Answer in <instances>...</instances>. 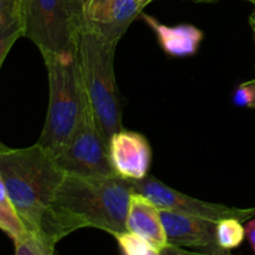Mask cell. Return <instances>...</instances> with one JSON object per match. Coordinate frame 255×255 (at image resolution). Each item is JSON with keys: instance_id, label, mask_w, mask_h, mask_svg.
I'll list each match as a JSON object with an SVG mask.
<instances>
[{"instance_id": "6da1fadb", "label": "cell", "mask_w": 255, "mask_h": 255, "mask_svg": "<svg viewBox=\"0 0 255 255\" xmlns=\"http://www.w3.org/2000/svg\"><path fill=\"white\" fill-rule=\"evenodd\" d=\"M131 182L120 176H81L66 173L44 217L40 233L56 246L80 228L94 227L111 236L127 231Z\"/></svg>"}, {"instance_id": "7a4b0ae2", "label": "cell", "mask_w": 255, "mask_h": 255, "mask_svg": "<svg viewBox=\"0 0 255 255\" xmlns=\"http://www.w3.org/2000/svg\"><path fill=\"white\" fill-rule=\"evenodd\" d=\"M0 174L25 229L40 233L65 172L39 143L0 152Z\"/></svg>"}, {"instance_id": "3957f363", "label": "cell", "mask_w": 255, "mask_h": 255, "mask_svg": "<svg viewBox=\"0 0 255 255\" xmlns=\"http://www.w3.org/2000/svg\"><path fill=\"white\" fill-rule=\"evenodd\" d=\"M116 46L81 17L74 37L75 59L86 101L107 144L112 134L122 129V107L114 67Z\"/></svg>"}, {"instance_id": "277c9868", "label": "cell", "mask_w": 255, "mask_h": 255, "mask_svg": "<svg viewBox=\"0 0 255 255\" xmlns=\"http://www.w3.org/2000/svg\"><path fill=\"white\" fill-rule=\"evenodd\" d=\"M49 80V107L37 143L56 157L74 137L86 106L74 47L66 52H45Z\"/></svg>"}, {"instance_id": "5b68a950", "label": "cell", "mask_w": 255, "mask_h": 255, "mask_svg": "<svg viewBox=\"0 0 255 255\" xmlns=\"http://www.w3.org/2000/svg\"><path fill=\"white\" fill-rule=\"evenodd\" d=\"M84 0H19L24 36L40 52H66L74 47Z\"/></svg>"}, {"instance_id": "8992f818", "label": "cell", "mask_w": 255, "mask_h": 255, "mask_svg": "<svg viewBox=\"0 0 255 255\" xmlns=\"http://www.w3.org/2000/svg\"><path fill=\"white\" fill-rule=\"evenodd\" d=\"M54 158L65 173L81 176H117L110 159L109 144L95 122L87 101L81 122L74 137Z\"/></svg>"}, {"instance_id": "52a82bcc", "label": "cell", "mask_w": 255, "mask_h": 255, "mask_svg": "<svg viewBox=\"0 0 255 255\" xmlns=\"http://www.w3.org/2000/svg\"><path fill=\"white\" fill-rule=\"evenodd\" d=\"M129 182L134 191L144 194L159 209H167L176 213L199 217L214 222L234 217L241 219L244 223L255 216V208H237V207L201 201L171 188L152 176H147L139 181Z\"/></svg>"}, {"instance_id": "ba28073f", "label": "cell", "mask_w": 255, "mask_h": 255, "mask_svg": "<svg viewBox=\"0 0 255 255\" xmlns=\"http://www.w3.org/2000/svg\"><path fill=\"white\" fill-rule=\"evenodd\" d=\"M169 246L192 248L203 254H227L217 243V222L159 209Z\"/></svg>"}, {"instance_id": "9c48e42d", "label": "cell", "mask_w": 255, "mask_h": 255, "mask_svg": "<svg viewBox=\"0 0 255 255\" xmlns=\"http://www.w3.org/2000/svg\"><path fill=\"white\" fill-rule=\"evenodd\" d=\"M109 153L117 176L128 181L147 177L152 162V149L139 132L120 129L109 141Z\"/></svg>"}, {"instance_id": "30bf717a", "label": "cell", "mask_w": 255, "mask_h": 255, "mask_svg": "<svg viewBox=\"0 0 255 255\" xmlns=\"http://www.w3.org/2000/svg\"><path fill=\"white\" fill-rule=\"evenodd\" d=\"M126 227L127 231L139 234L151 242L161 254L168 247L159 208L139 192L134 191L131 196Z\"/></svg>"}, {"instance_id": "8fae6325", "label": "cell", "mask_w": 255, "mask_h": 255, "mask_svg": "<svg viewBox=\"0 0 255 255\" xmlns=\"http://www.w3.org/2000/svg\"><path fill=\"white\" fill-rule=\"evenodd\" d=\"M146 24L156 34L159 45L167 55L173 57L192 56L198 51L203 40V31L191 24L166 25L153 16L142 15Z\"/></svg>"}, {"instance_id": "7c38bea8", "label": "cell", "mask_w": 255, "mask_h": 255, "mask_svg": "<svg viewBox=\"0 0 255 255\" xmlns=\"http://www.w3.org/2000/svg\"><path fill=\"white\" fill-rule=\"evenodd\" d=\"M142 9L143 7L137 0H112L101 19L87 22L92 29L96 30L100 36L117 45Z\"/></svg>"}, {"instance_id": "4fadbf2b", "label": "cell", "mask_w": 255, "mask_h": 255, "mask_svg": "<svg viewBox=\"0 0 255 255\" xmlns=\"http://www.w3.org/2000/svg\"><path fill=\"white\" fill-rule=\"evenodd\" d=\"M21 36H24V26L17 0V4L0 20V69L7 52L10 51L15 41Z\"/></svg>"}, {"instance_id": "5bb4252c", "label": "cell", "mask_w": 255, "mask_h": 255, "mask_svg": "<svg viewBox=\"0 0 255 255\" xmlns=\"http://www.w3.org/2000/svg\"><path fill=\"white\" fill-rule=\"evenodd\" d=\"M0 229L5 232L12 239V242L26 232L10 199L1 174H0Z\"/></svg>"}, {"instance_id": "9a60e30c", "label": "cell", "mask_w": 255, "mask_h": 255, "mask_svg": "<svg viewBox=\"0 0 255 255\" xmlns=\"http://www.w3.org/2000/svg\"><path fill=\"white\" fill-rule=\"evenodd\" d=\"M244 238L246 228L241 219L229 217L217 222V243L224 252L229 253L232 249L241 247Z\"/></svg>"}, {"instance_id": "2e32d148", "label": "cell", "mask_w": 255, "mask_h": 255, "mask_svg": "<svg viewBox=\"0 0 255 255\" xmlns=\"http://www.w3.org/2000/svg\"><path fill=\"white\" fill-rule=\"evenodd\" d=\"M119 244V249L122 254L126 255H159L158 248L149 241L133 232H122L114 236Z\"/></svg>"}, {"instance_id": "e0dca14e", "label": "cell", "mask_w": 255, "mask_h": 255, "mask_svg": "<svg viewBox=\"0 0 255 255\" xmlns=\"http://www.w3.org/2000/svg\"><path fill=\"white\" fill-rule=\"evenodd\" d=\"M16 255H52L55 247L49 244L41 234L25 232L14 241Z\"/></svg>"}, {"instance_id": "ac0fdd59", "label": "cell", "mask_w": 255, "mask_h": 255, "mask_svg": "<svg viewBox=\"0 0 255 255\" xmlns=\"http://www.w3.org/2000/svg\"><path fill=\"white\" fill-rule=\"evenodd\" d=\"M232 101L238 107H255V80L239 85L234 90Z\"/></svg>"}, {"instance_id": "d6986e66", "label": "cell", "mask_w": 255, "mask_h": 255, "mask_svg": "<svg viewBox=\"0 0 255 255\" xmlns=\"http://www.w3.org/2000/svg\"><path fill=\"white\" fill-rule=\"evenodd\" d=\"M111 1L112 0H84L82 1V16L86 21H97L104 16Z\"/></svg>"}, {"instance_id": "ffe728a7", "label": "cell", "mask_w": 255, "mask_h": 255, "mask_svg": "<svg viewBox=\"0 0 255 255\" xmlns=\"http://www.w3.org/2000/svg\"><path fill=\"white\" fill-rule=\"evenodd\" d=\"M244 228H246V238L248 239L252 251L255 254V216L249 221H247Z\"/></svg>"}, {"instance_id": "44dd1931", "label": "cell", "mask_w": 255, "mask_h": 255, "mask_svg": "<svg viewBox=\"0 0 255 255\" xmlns=\"http://www.w3.org/2000/svg\"><path fill=\"white\" fill-rule=\"evenodd\" d=\"M17 4V0H0V20Z\"/></svg>"}, {"instance_id": "7402d4cb", "label": "cell", "mask_w": 255, "mask_h": 255, "mask_svg": "<svg viewBox=\"0 0 255 255\" xmlns=\"http://www.w3.org/2000/svg\"><path fill=\"white\" fill-rule=\"evenodd\" d=\"M249 22H251L252 29H253V32H254V39H255V19H254V17H252V16H251V19H249Z\"/></svg>"}, {"instance_id": "603a6c76", "label": "cell", "mask_w": 255, "mask_h": 255, "mask_svg": "<svg viewBox=\"0 0 255 255\" xmlns=\"http://www.w3.org/2000/svg\"><path fill=\"white\" fill-rule=\"evenodd\" d=\"M137 1L139 2V5H141L142 7H144L147 4H149V0H137Z\"/></svg>"}, {"instance_id": "cb8c5ba5", "label": "cell", "mask_w": 255, "mask_h": 255, "mask_svg": "<svg viewBox=\"0 0 255 255\" xmlns=\"http://www.w3.org/2000/svg\"><path fill=\"white\" fill-rule=\"evenodd\" d=\"M6 148H7V147L5 146L4 143H1V142H0V152H1V151H4V149H6Z\"/></svg>"}, {"instance_id": "d4e9b609", "label": "cell", "mask_w": 255, "mask_h": 255, "mask_svg": "<svg viewBox=\"0 0 255 255\" xmlns=\"http://www.w3.org/2000/svg\"><path fill=\"white\" fill-rule=\"evenodd\" d=\"M249 1H252L255 5V0H249ZM252 17H254V19H255V11L253 12V14H252Z\"/></svg>"}, {"instance_id": "484cf974", "label": "cell", "mask_w": 255, "mask_h": 255, "mask_svg": "<svg viewBox=\"0 0 255 255\" xmlns=\"http://www.w3.org/2000/svg\"><path fill=\"white\" fill-rule=\"evenodd\" d=\"M152 1V0H149V2H151Z\"/></svg>"}]
</instances>
